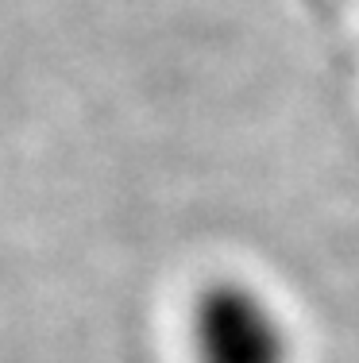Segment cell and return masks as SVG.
<instances>
[{"instance_id":"obj_1","label":"cell","mask_w":359,"mask_h":363,"mask_svg":"<svg viewBox=\"0 0 359 363\" xmlns=\"http://www.w3.org/2000/svg\"><path fill=\"white\" fill-rule=\"evenodd\" d=\"M190 352L193 363H294V333L263 290L217 279L190 309Z\"/></svg>"}]
</instances>
